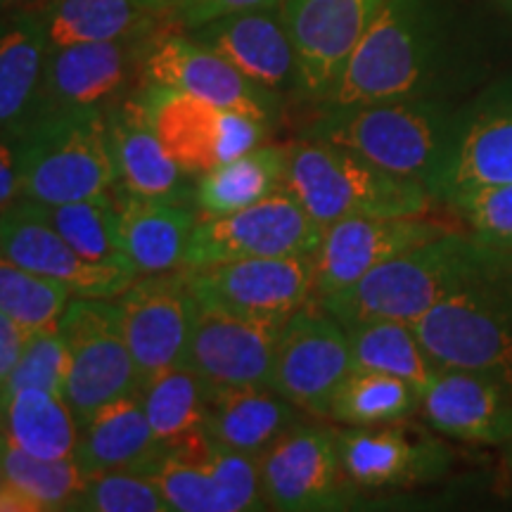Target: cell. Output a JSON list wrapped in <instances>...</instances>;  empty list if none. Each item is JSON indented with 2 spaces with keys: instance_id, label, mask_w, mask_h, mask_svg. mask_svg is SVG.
<instances>
[{
  "instance_id": "obj_1",
  "label": "cell",
  "mask_w": 512,
  "mask_h": 512,
  "mask_svg": "<svg viewBox=\"0 0 512 512\" xmlns=\"http://www.w3.org/2000/svg\"><path fill=\"white\" fill-rule=\"evenodd\" d=\"M475 24L467 0H387L318 107L453 100L479 67Z\"/></svg>"
},
{
  "instance_id": "obj_2",
  "label": "cell",
  "mask_w": 512,
  "mask_h": 512,
  "mask_svg": "<svg viewBox=\"0 0 512 512\" xmlns=\"http://www.w3.org/2000/svg\"><path fill=\"white\" fill-rule=\"evenodd\" d=\"M510 252L475 238L470 230L448 228L384 261L347 290L316 302L342 325L361 320L415 323L470 280L494 268Z\"/></svg>"
},
{
  "instance_id": "obj_3",
  "label": "cell",
  "mask_w": 512,
  "mask_h": 512,
  "mask_svg": "<svg viewBox=\"0 0 512 512\" xmlns=\"http://www.w3.org/2000/svg\"><path fill=\"white\" fill-rule=\"evenodd\" d=\"M458 105L448 98L377 100L361 105L325 107L302 131V138L323 140L432 188ZM434 200V197H432Z\"/></svg>"
},
{
  "instance_id": "obj_4",
  "label": "cell",
  "mask_w": 512,
  "mask_h": 512,
  "mask_svg": "<svg viewBox=\"0 0 512 512\" xmlns=\"http://www.w3.org/2000/svg\"><path fill=\"white\" fill-rule=\"evenodd\" d=\"M285 188L320 226L349 216H425L432 195L342 145L299 138L287 145Z\"/></svg>"
},
{
  "instance_id": "obj_5",
  "label": "cell",
  "mask_w": 512,
  "mask_h": 512,
  "mask_svg": "<svg viewBox=\"0 0 512 512\" xmlns=\"http://www.w3.org/2000/svg\"><path fill=\"white\" fill-rule=\"evenodd\" d=\"M22 200L64 204L117 188L110 121L102 110L43 112L19 136Z\"/></svg>"
},
{
  "instance_id": "obj_6",
  "label": "cell",
  "mask_w": 512,
  "mask_h": 512,
  "mask_svg": "<svg viewBox=\"0 0 512 512\" xmlns=\"http://www.w3.org/2000/svg\"><path fill=\"white\" fill-rule=\"evenodd\" d=\"M411 325L439 370L512 382V252Z\"/></svg>"
},
{
  "instance_id": "obj_7",
  "label": "cell",
  "mask_w": 512,
  "mask_h": 512,
  "mask_svg": "<svg viewBox=\"0 0 512 512\" xmlns=\"http://www.w3.org/2000/svg\"><path fill=\"white\" fill-rule=\"evenodd\" d=\"M57 330L69 349L62 399L79 427L107 403L138 392L143 375L126 344L117 304L72 297L57 320Z\"/></svg>"
},
{
  "instance_id": "obj_8",
  "label": "cell",
  "mask_w": 512,
  "mask_h": 512,
  "mask_svg": "<svg viewBox=\"0 0 512 512\" xmlns=\"http://www.w3.org/2000/svg\"><path fill=\"white\" fill-rule=\"evenodd\" d=\"M323 228L283 185L233 214H202L185 247L183 268L313 254L323 238Z\"/></svg>"
},
{
  "instance_id": "obj_9",
  "label": "cell",
  "mask_w": 512,
  "mask_h": 512,
  "mask_svg": "<svg viewBox=\"0 0 512 512\" xmlns=\"http://www.w3.org/2000/svg\"><path fill=\"white\" fill-rule=\"evenodd\" d=\"M145 117L164 150L185 174L202 176L259 147L271 126L249 114L223 110L195 95L143 81L136 88Z\"/></svg>"
},
{
  "instance_id": "obj_10",
  "label": "cell",
  "mask_w": 512,
  "mask_h": 512,
  "mask_svg": "<svg viewBox=\"0 0 512 512\" xmlns=\"http://www.w3.org/2000/svg\"><path fill=\"white\" fill-rule=\"evenodd\" d=\"M143 81L185 91L223 110L249 114L271 128L283 117V95L247 79L183 29L169 31L164 24L145 41L140 60V83Z\"/></svg>"
},
{
  "instance_id": "obj_11",
  "label": "cell",
  "mask_w": 512,
  "mask_h": 512,
  "mask_svg": "<svg viewBox=\"0 0 512 512\" xmlns=\"http://www.w3.org/2000/svg\"><path fill=\"white\" fill-rule=\"evenodd\" d=\"M354 373L344 325L316 299L292 313L278 337L271 389L299 411L328 418L339 384Z\"/></svg>"
},
{
  "instance_id": "obj_12",
  "label": "cell",
  "mask_w": 512,
  "mask_h": 512,
  "mask_svg": "<svg viewBox=\"0 0 512 512\" xmlns=\"http://www.w3.org/2000/svg\"><path fill=\"white\" fill-rule=\"evenodd\" d=\"M259 472L264 501L273 510H347L358 494L342 467L337 432L302 422L259 458Z\"/></svg>"
},
{
  "instance_id": "obj_13",
  "label": "cell",
  "mask_w": 512,
  "mask_h": 512,
  "mask_svg": "<svg viewBox=\"0 0 512 512\" xmlns=\"http://www.w3.org/2000/svg\"><path fill=\"white\" fill-rule=\"evenodd\" d=\"M197 304L287 323L316 297L313 254L185 268Z\"/></svg>"
},
{
  "instance_id": "obj_14",
  "label": "cell",
  "mask_w": 512,
  "mask_h": 512,
  "mask_svg": "<svg viewBox=\"0 0 512 512\" xmlns=\"http://www.w3.org/2000/svg\"><path fill=\"white\" fill-rule=\"evenodd\" d=\"M114 304L143 382L159 370L188 361L200 304L190 292L185 268L140 275L114 297Z\"/></svg>"
},
{
  "instance_id": "obj_15",
  "label": "cell",
  "mask_w": 512,
  "mask_h": 512,
  "mask_svg": "<svg viewBox=\"0 0 512 512\" xmlns=\"http://www.w3.org/2000/svg\"><path fill=\"white\" fill-rule=\"evenodd\" d=\"M387 0H283L299 64V100L320 105Z\"/></svg>"
},
{
  "instance_id": "obj_16",
  "label": "cell",
  "mask_w": 512,
  "mask_h": 512,
  "mask_svg": "<svg viewBox=\"0 0 512 512\" xmlns=\"http://www.w3.org/2000/svg\"><path fill=\"white\" fill-rule=\"evenodd\" d=\"M491 183H512V74L458 105L430 195L444 202L451 192Z\"/></svg>"
},
{
  "instance_id": "obj_17",
  "label": "cell",
  "mask_w": 512,
  "mask_h": 512,
  "mask_svg": "<svg viewBox=\"0 0 512 512\" xmlns=\"http://www.w3.org/2000/svg\"><path fill=\"white\" fill-rule=\"evenodd\" d=\"M147 36L150 34L48 50L38 114L57 110L110 112L124 102L131 88L140 86V60Z\"/></svg>"
},
{
  "instance_id": "obj_18",
  "label": "cell",
  "mask_w": 512,
  "mask_h": 512,
  "mask_svg": "<svg viewBox=\"0 0 512 512\" xmlns=\"http://www.w3.org/2000/svg\"><path fill=\"white\" fill-rule=\"evenodd\" d=\"M339 458L358 489L384 491L437 482L451 470L453 453L422 425L349 427L337 434Z\"/></svg>"
},
{
  "instance_id": "obj_19",
  "label": "cell",
  "mask_w": 512,
  "mask_h": 512,
  "mask_svg": "<svg viewBox=\"0 0 512 512\" xmlns=\"http://www.w3.org/2000/svg\"><path fill=\"white\" fill-rule=\"evenodd\" d=\"M285 323L242 316L216 306H197L188 366L209 392L233 387H271L273 358Z\"/></svg>"
},
{
  "instance_id": "obj_20",
  "label": "cell",
  "mask_w": 512,
  "mask_h": 512,
  "mask_svg": "<svg viewBox=\"0 0 512 512\" xmlns=\"http://www.w3.org/2000/svg\"><path fill=\"white\" fill-rule=\"evenodd\" d=\"M448 230L425 216H349L328 223L316 252V297L342 292L384 261Z\"/></svg>"
},
{
  "instance_id": "obj_21",
  "label": "cell",
  "mask_w": 512,
  "mask_h": 512,
  "mask_svg": "<svg viewBox=\"0 0 512 512\" xmlns=\"http://www.w3.org/2000/svg\"><path fill=\"white\" fill-rule=\"evenodd\" d=\"M0 254L31 273L67 285L74 297L114 299L138 278L124 266L83 259L27 200L0 214Z\"/></svg>"
},
{
  "instance_id": "obj_22",
  "label": "cell",
  "mask_w": 512,
  "mask_h": 512,
  "mask_svg": "<svg viewBox=\"0 0 512 512\" xmlns=\"http://www.w3.org/2000/svg\"><path fill=\"white\" fill-rule=\"evenodd\" d=\"M268 91L299 98V64L280 5L221 15L183 29Z\"/></svg>"
},
{
  "instance_id": "obj_23",
  "label": "cell",
  "mask_w": 512,
  "mask_h": 512,
  "mask_svg": "<svg viewBox=\"0 0 512 512\" xmlns=\"http://www.w3.org/2000/svg\"><path fill=\"white\" fill-rule=\"evenodd\" d=\"M420 413L441 437L503 446L512 439V382L477 370H439L422 392Z\"/></svg>"
},
{
  "instance_id": "obj_24",
  "label": "cell",
  "mask_w": 512,
  "mask_h": 512,
  "mask_svg": "<svg viewBox=\"0 0 512 512\" xmlns=\"http://www.w3.org/2000/svg\"><path fill=\"white\" fill-rule=\"evenodd\" d=\"M107 121H110V143L121 190L143 200L195 202V188L188 181L190 174H185L164 150L162 140L145 117L136 91L107 112Z\"/></svg>"
},
{
  "instance_id": "obj_25",
  "label": "cell",
  "mask_w": 512,
  "mask_h": 512,
  "mask_svg": "<svg viewBox=\"0 0 512 512\" xmlns=\"http://www.w3.org/2000/svg\"><path fill=\"white\" fill-rule=\"evenodd\" d=\"M48 60L41 12H0V133L19 138L38 114Z\"/></svg>"
},
{
  "instance_id": "obj_26",
  "label": "cell",
  "mask_w": 512,
  "mask_h": 512,
  "mask_svg": "<svg viewBox=\"0 0 512 512\" xmlns=\"http://www.w3.org/2000/svg\"><path fill=\"white\" fill-rule=\"evenodd\" d=\"M119 242L131 271L138 275L171 273L183 268L185 247L200 216L185 204L143 200L114 188Z\"/></svg>"
},
{
  "instance_id": "obj_27",
  "label": "cell",
  "mask_w": 512,
  "mask_h": 512,
  "mask_svg": "<svg viewBox=\"0 0 512 512\" xmlns=\"http://www.w3.org/2000/svg\"><path fill=\"white\" fill-rule=\"evenodd\" d=\"M162 451L164 444L152 432L140 394L133 392L107 403L83 422L74 458L88 477L112 470L147 475Z\"/></svg>"
},
{
  "instance_id": "obj_28",
  "label": "cell",
  "mask_w": 512,
  "mask_h": 512,
  "mask_svg": "<svg viewBox=\"0 0 512 512\" xmlns=\"http://www.w3.org/2000/svg\"><path fill=\"white\" fill-rule=\"evenodd\" d=\"M299 422V408L271 387H233L209 392L207 432L216 444L230 451L261 458Z\"/></svg>"
},
{
  "instance_id": "obj_29",
  "label": "cell",
  "mask_w": 512,
  "mask_h": 512,
  "mask_svg": "<svg viewBox=\"0 0 512 512\" xmlns=\"http://www.w3.org/2000/svg\"><path fill=\"white\" fill-rule=\"evenodd\" d=\"M48 50L152 34L166 15L136 0H48L41 10Z\"/></svg>"
},
{
  "instance_id": "obj_30",
  "label": "cell",
  "mask_w": 512,
  "mask_h": 512,
  "mask_svg": "<svg viewBox=\"0 0 512 512\" xmlns=\"http://www.w3.org/2000/svg\"><path fill=\"white\" fill-rule=\"evenodd\" d=\"M0 427L8 444L36 458H74L79 420L60 394L46 389H19L0 406Z\"/></svg>"
},
{
  "instance_id": "obj_31",
  "label": "cell",
  "mask_w": 512,
  "mask_h": 512,
  "mask_svg": "<svg viewBox=\"0 0 512 512\" xmlns=\"http://www.w3.org/2000/svg\"><path fill=\"white\" fill-rule=\"evenodd\" d=\"M285 174L287 147L259 145L202 174L195 185V204L204 216L233 214L283 188Z\"/></svg>"
},
{
  "instance_id": "obj_32",
  "label": "cell",
  "mask_w": 512,
  "mask_h": 512,
  "mask_svg": "<svg viewBox=\"0 0 512 512\" xmlns=\"http://www.w3.org/2000/svg\"><path fill=\"white\" fill-rule=\"evenodd\" d=\"M351 347L354 370H370L401 377L425 392L427 384L437 377V363L427 356L411 323L403 320H361L344 325Z\"/></svg>"
},
{
  "instance_id": "obj_33",
  "label": "cell",
  "mask_w": 512,
  "mask_h": 512,
  "mask_svg": "<svg viewBox=\"0 0 512 512\" xmlns=\"http://www.w3.org/2000/svg\"><path fill=\"white\" fill-rule=\"evenodd\" d=\"M138 394L159 444L207 430L209 389L188 363L150 375Z\"/></svg>"
},
{
  "instance_id": "obj_34",
  "label": "cell",
  "mask_w": 512,
  "mask_h": 512,
  "mask_svg": "<svg viewBox=\"0 0 512 512\" xmlns=\"http://www.w3.org/2000/svg\"><path fill=\"white\" fill-rule=\"evenodd\" d=\"M420 399V389L401 377L354 370L339 384L328 418L347 427L389 425L420 411Z\"/></svg>"
},
{
  "instance_id": "obj_35",
  "label": "cell",
  "mask_w": 512,
  "mask_h": 512,
  "mask_svg": "<svg viewBox=\"0 0 512 512\" xmlns=\"http://www.w3.org/2000/svg\"><path fill=\"white\" fill-rule=\"evenodd\" d=\"M29 202V200H27ZM36 214L50 223L64 240L79 252L83 259L93 264L128 266L124 249L119 242V219L114 192L93 200L64 202V204H36L31 202Z\"/></svg>"
},
{
  "instance_id": "obj_36",
  "label": "cell",
  "mask_w": 512,
  "mask_h": 512,
  "mask_svg": "<svg viewBox=\"0 0 512 512\" xmlns=\"http://www.w3.org/2000/svg\"><path fill=\"white\" fill-rule=\"evenodd\" d=\"M72 297L67 285L31 273L0 254V311L27 332L57 325Z\"/></svg>"
},
{
  "instance_id": "obj_37",
  "label": "cell",
  "mask_w": 512,
  "mask_h": 512,
  "mask_svg": "<svg viewBox=\"0 0 512 512\" xmlns=\"http://www.w3.org/2000/svg\"><path fill=\"white\" fill-rule=\"evenodd\" d=\"M0 470L8 482L17 484L43 505V510H69V505L88 484V475L76 458H36L8 444L0 456Z\"/></svg>"
},
{
  "instance_id": "obj_38",
  "label": "cell",
  "mask_w": 512,
  "mask_h": 512,
  "mask_svg": "<svg viewBox=\"0 0 512 512\" xmlns=\"http://www.w3.org/2000/svg\"><path fill=\"white\" fill-rule=\"evenodd\" d=\"M69 510L81 512H169L162 491L150 475L128 470L100 472L74 498Z\"/></svg>"
},
{
  "instance_id": "obj_39",
  "label": "cell",
  "mask_w": 512,
  "mask_h": 512,
  "mask_svg": "<svg viewBox=\"0 0 512 512\" xmlns=\"http://www.w3.org/2000/svg\"><path fill=\"white\" fill-rule=\"evenodd\" d=\"M448 204L479 240L512 252V183L472 185L451 192Z\"/></svg>"
},
{
  "instance_id": "obj_40",
  "label": "cell",
  "mask_w": 512,
  "mask_h": 512,
  "mask_svg": "<svg viewBox=\"0 0 512 512\" xmlns=\"http://www.w3.org/2000/svg\"><path fill=\"white\" fill-rule=\"evenodd\" d=\"M67 368L69 349L57 325L29 332L22 354H19L8 382H5L3 394H0V406L19 389H46V392L62 396Z\"/></svg>"
},
{
  "instance_id": "obj_41",
  "label": "cell",
  "mask_w": 512,
  "mask_h": 512,
  "mask_svg": "<svg viewBox=\"0 0 512 512\" xmlns=\"http://www.w3.org/2000/svg\"><path fill=\"white\" fill-rule=\"evenodd\" d=\"M209 463V460H207ZM207 463L176 458L162 451V458L147 475L155 479L169 510L176 512H221L219 491Z\"/></svg>"
},
{
  "instance_id": "obj_42",
  "label": "cell",
  "mask_w": 512,
  "mask_h": 512,
  "mask_svg": "<svg viewBox=\"0 0 512 512\" xmlns=\"http://www.w3.org/2000/svg\"><path fill=\"white\" fill-rule=\"evenodd\" d=\"M209 472L219 491L221 512H249L266 510L264 491H261L259 458L247 453L230 451L216 444L209 458Z\"/></svg>"
},
{
  "instance_id": "obj_43",
  "label": "cell",
  "mask_w": 512,
  "mask_h": 512,
  "mask_svg": "<svg viewBox=\"0 0 512 512\" xmlns=\"http://www.w3.org/2000/svg\"><path fill=\"white\" fill-rule=\"evenodd\" d=\"M283 0H185L176 10H171L169 22L176 24L178 29H192L200 24L216 19L221 15H230V12L242 10H256V8H273L280 5Z\"/></svg>"
},
{
  "instance_id": "obj_44",
  "label": "cell",
  "mask_w": 512,
  "mask_h": 512,
  "mask_svg": "<svg viewBox=\"0 0 512 512\" xmlns=\"http://www.w3.org/2000/svg\"><path fill=\"white\" fill-rule=\"evenodd\" d=\"M22 200V162L19 138L0 133V214Z\"/></svg>"
},
{
  "instance_id": "obj_45",
  "label": "cell",
  "mask_w": 512,
  "mask_h": 512,
  "mask_svg": "<svg viewBox=\"0 0 512 512\" xmlns=\"http://www.w3.org/2000/svg\"><path fill=\"white\" fill-rule=\"evenodd\" d=\"M27 337L29 332L22 325H17L15 320L0 311V394H3L5 382H8L19 354H22Z\"/></svg>"
},
{
  "instance_id": "obj_46",
  "label": "cell",
  "mask_w": 512,
  "mask_h": 512,
  "mask_svg": "<svg viewBox=\"0 0 512 512\" xmlns=\"http://www.w3.org/2000/svg\"><path fill=\"white\" fill-rule=\"evenodd\" d=\"M0 512H46L34 496L5 479L0 486Z\"/></svg>"
},
{
  "instance_id": "obj_47",
  "label": "cell",
  "mask_w": 512,
  "mask_h": 512,
  "mask_svg": "<svg viewBox=\"0 0 512 512\" xmlns=\"http://www.w3.org/2000/svg\"><path fill=\"white\" fill-rule=\"evenodd\" d=\"M48 0H0V12H17V10H41Z\"/></svg>"
},
{
  "instance_id": "obj_48",
  "label": "cell",
  "mask_w": 512,
  "mask_h": 512,
  "mask_svg": "<svg viewBox=\"0 0 512 512\" xmlns=\"http://www.w3.org/2000/svg\"><path fill=\"white\" fill-rule=\"evenodd\" d=\"M136 3L143 5L145 10L157 12V15H169L171 10H176L185 0H136Z\"/></svg>"
},
{
  "instance_id": "obj_49",
  "label": "cell",
  "mask_w": 512,
  "mask_h": 512,
  "mask_svg": "<svg viewBox=\"0 0 512 512\" xmlns=\"http://www.w3.org/2000/svg\"><path fill=\"white\" fill-rule=\"evenodd\" d=\"M501 448H503V465H505V470H508V475L512 479V439L508 441V444H503Z\"/></svg>"
},
{
  "instance_id": "obj_50",
  "label": "cell",
  "mask_w": 512,
  "mask_h": 512,
  "mask_svg": "<svg viewBox=\"0 0 512 512\" xmlns=\"http://www.w3.org/2000/svg\"><path fill=\"white\" fill-rule=\"evenodd\" d=\"M8 448V437H5L3 427H0V456H3V451Z\"/></svg>"
},
{
  "instance_id": "obj_51",
  "label": "cell",
  "mask_w": 512,
  "mask_h": 512,
  "mask_svg": "<svg viewBox=\"0 0 512 512\" xmlns=\"http://www.w3.org/2000/svg\"><path fill=\"white\" fill-rule=\"evenodd\" d=\"M496 3L501 5L505 12H510V15H512V0H496Z\"/></svg>"
},
{
  "instance_id": "obj_52",
  "label": "cell",
  "mask_w": 512,
  "mask_h": 512,
  "mask_svg": "<svg viewBox=\"0 0 512 512\" xmlns=\"http://www.w3.org/2000/svg\"><path fill=\"white\" fill-rule=\"evenodd\" d=\"M5 484V475H3V470H0V486Z\"/></svg>"
}]
</instances>
